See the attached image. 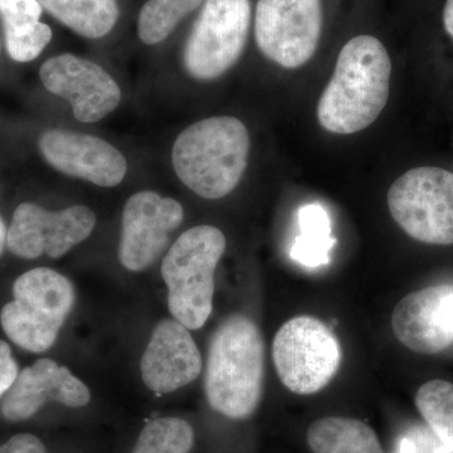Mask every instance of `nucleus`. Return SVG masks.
Returning a JSON list of instances; mask_svg holds the SVG:
<instances>
[{"mask_svg": "<svg viewBox=\"0 0 453 453\" xmlns=\"http://www.w3.org/2000/svg\"><path fill=\"white\" fill-rule=\"evenodd\" d=\"M226 246L217 226H196L184 232L163 259L170 312L188 330L201 329L213 311L214 273Z\"/></svg>", "mask_w": 453, "mask_h": 453, "instance_id": "nucleus-4", "label": "nucleus"}, {"mask_svg": "<svg viewBox=\"0 0 453 453\" xmlns=\"http://www.w3.org/2000/svg\"><path fill=\"white\" fill-rule=\"evenodd\" d=\"M7 232L4 222H3L2 217H0V256H2L5 244H7Z\"/></svg>", "mask_w": 453, "mask_h": 453, "instance_id": "nucleus-28", "label": "nucleus"}, {"mask_svg": "<svg viewBox=\"0 0 453 453\" xmlns=\"http://www.w3.org/2000/svg\"><path fill=\"white\" fill-rule=\"evenodd\" d=\"M300 235L291 249V257L303 266L316 268L329 264L332 237L329 214L319 203H310L299 211Z\"/></svg>", "mask_w": 453, "mask_h": 453, "instance_id": "nucleus-19", "label": "nucleus"}, {"mask_svg": "<svg viewBox=\"0 0 453 453\" xmlns=\"http://www.w3.org/2000/svg\"><path fill=\"white\" fill-rule=\"evenodd\" d=\"M8 55L17 62H31L41 55L52 40V31L44 23L20 27H3Z\"/></svg>", "mask_w": 453, "mask_h": 453, "instance_id": "nucleus-23", "label": "nucleus"}, {"mask_svg": "<svg viewBox=\"0 0 453 453\" xmlns=\"http://www.w3.org/2000/svg\"><path fill=\"white\" fill-rule=\"evenodd\" d=\"M180 203L144 190L130 196L122 213L119 259L133 273L150 267L165 251L169 235L181 225Z\"/></svg>", "mask_w": 453, "mask_h": 453, "instance_id": "nucleus-11", "label": "nucleus"}, {"mask_svg": "<svg viewBox=\"0 0 453 453\" xmlns=\"http://www.w3.org/2000/svg\"><path fill=\"white\" fill-rule=\"evenodd\" d=\"M306 443L312 453H384L374 429L349 417H324L312 422Z\"/></svg>", "mask_w": 453, "mask_h": 453, "instance_id": "nucleus-17", "label": "nucleus"}, {"mask_svg": "<svg viewBox=\"0 0 453 453\" xmlns=\"http://www.w3.org/2000/svg\"><path fill=\"white\" fill-rule=\"evenodd\" d=\"M323 25L321 0H258L256 43L270 61L295 70L314 57Z\"/></svg>", "mask_w": 453, "mask_h": 453, "instance_id": "nucleus-9", "label": "nucleus"}, {"mask_svg": "<svg viewBox=\"0 0 453 453\" xmlns=\"http://www.w3.org/2000/svg\"><path fill=\"white\" fill-rule=\"evenodd\" d=\"M203 0H148L139 14L138 35L145 44H157L169 37L179 22L196 11Z\"/></svg>", "mask_w": 453, "mask_h": 453, "instance_id": "nucleus-21", "label": "nucleus"}, {"mask_svg": "<svg viewBox=\"0 0 453 453\" xmlns=\"http://www.w3.org/2000/svg\"><path fill=\"white\" fill-rule=\"evenodd\" d=\"M0 453H47L40 438L29 434H16L0 446Z\"/></svg>", "mask_w": 453, "mask_h": 453, "instance_id": "nucleus-26", "label": "nucleus"}, {"mask_svg": "<svg viewBox=\"0 0 453 453\" xmlns=\"http://www.w3.org/2000/svg\"><path fill=\"white\" fill-rule=\"evenodd\" d=\"M42 9L37 0H0L3 27H20L38 22Z\"/></svg>", "mask_w": 453, "mask_h": 453, "instance_id": "nucleus-24", "label": "nucleus"}, {"mask_svg": "<svg viewBox=\"0 0 453 453\" xmlns=\"http://www.w3.org/2000/svg\"><path fill=\"white\" fill-rule=\"evenodd\" d=\"M95 226L96 216L83 205L50 211L22 203L14 211L7 246L18 257L33 259L47 255L59 258L89 237Z\"/></svg>", "mask_w": 453, "mask_h": 453, "instance_id": "nucleus-10", "label": "nucleus"}, {"mask_svg": "<svg viewBox=\"0 0 453 453\" xmlns=\"http://www.w3.org/2000/svg\"><path fill=\"white\" fill-rule=\"evenodd\" d=\"M416 405L429 431L453 453V384L442 380L422 384Z\"/></svg>", "mask_w": 453, "mask_h": 453, "instance_id": "nucleus-20", "label": "nucleus"}, {"mask_svg": "<svg viewBox=\"0 0 453 453\" xmlns=\"http://www.w3.org/2000/svg\"><path fill=\"white\" fill-rule=\"evenodd\" d=\"M251 26L250 0H205L184 49L187 73L219 79L242 56Z\"/></svg>", "mask_w": 453, "mask_h": 453, "instance_id": "nucleus-8", "label": "nucleus"}, {"mask_svg": "<svg viewBox=\"0 0 453 453\" xmlns=\"http://www.w3.org/2000/svg\"><path fill=\"white\" fill-rule=\"evenodd\" d=\"M389 213L413 240L453 244V173L437 166L408 170L390 186Z\"/></svg>", "mask_w": 453, "mask_h": 453, "instance_id": "nucleus-6", "label": "nucleus"}, {"mask_svg": "<svg viewBox=\"0 0 453 453\" xmlns=\"http://www.w3.org/2000/svg\"><path fill=\"white\" fill-rule=\"evenodd\" d=\"M18 374H19L18 365L12 356L11 348L7 342L0 340V398L7 395L8 390L16 381Z\"/></svg>", "mask_w": 453, "mask_h": 453, "instance_id": "nucleus-25", "label": "nucleus"}, {"mask_svg": "<svg viewBox=\"0 0 453 453\" xmlns=\"http://www.w3.org/2000/svg\"><path fill=\"white\" fill-rule=\"evenodd\" d=\"M250 146L249 130L240 119H204L179 134L173 146V168L196 196L225 198L246 172Z\"/></svg>", "mask_w": 453, "mask_h": 453, "instance_id": "nucleus-3", "label": "nucleus"}, {"mask_svg": "<svg viewBox=\"0 0 453 453\" xmlns=\"http://www.w3.org/2000/svg\"><path fill=\"white\" fill-rule=\"evenodd\" d=\"M40 150L46 162L58 172L95 186L116 187L127 175V163L120 150L88 134L47 131L41 136Z\"/></svg>", "mask_w": 453, "mask_h": 453, "instance_id": "nucleus-14", "label": "nucleus"}, {"mask_svg": "<svg viewBox=\"0 0 453 453\" xmlns=\"http://www.w3.org/2000/svg\"><path fill=\"white\" fill-rule=\"evenodd\" d=\"M91 401V393L70 369L55 360L41 359L18 374L3 399V417L11 422L31 418L49 402L81 408Z\"/></svg>", "mask_w": 453, "mask_h": 453, "instance_id": "nucleus-15", "label": "nucleus"}, {"mask_svg": "<svg viewBox=\"0 0 453 453\" xmlns=\"http://www.w3.org/2000/svg\"><path fill=\"white\" fill-rule=\"evenodd\" d=\"M392 330L417 354H438L453 345V285H437L407 295L396 303Z\"/></svg>", "mask_w": 453, "mask_h": 453, "instance_id": "nucleus-13", "label": "nucleus"}, {"mask_svg": "<svg viewBox=\"0 0 453 453\" xmlns=\"http://www.w3.org/2000/svg\"><path fill=\"white\" fill-rule=\"evenodd\" d=\"M13 296L0 312L8 338L32 353L49 350L73 311V282L50 268H35L18 277Z\"/></svg>", "mask_w": 453, "mask_h": 453, "instance_id": "nucleus-5", "label": "nucleus"}, {"mask_svg": "<svg viewBox=\"0 0 453 453\" xmlns=\"http://www.w3.org/2000/svg\"><path fill=\"white\" fill-rule=\"evenodd\" d=\"M195 440V429L189 423L165 417L145 426L131 453H189Z\"/></svg>", "mask_w": 453, "mask_h": 453, "instance_id": "nucleus-22", "label": "nucleus"}, {"mask_svg": "<svg viewBox=\"0 0 453 453\" xmlns=\"http://www.w3.org/2000/svg\"><path fill=\"white\" fill-rule=\"evenodd\" d=\"M443 27L447 35L453 40V0H446L445 8H443Z\"/></svg>", "mask_w": 453, "mask_h": 453, "instance_id": "nucleus-27", "label": "nucleus"}, {"mask_svg": "<svg viewBox=\"0 0 453 453\" xmlns=\"http://www.w3.org/2000/svg\"><path fill=\"white\" fill-rule=\"evenodd\" d=\"M140 369L149 389L159 395H168L199 377L201 351L184 325L165 319L155 327Z\"/></svg>", "mask_w": 453, "mask_h": 453, "instance_id": "nucleus-16", "label": "nucleus"}, {"mask_svg": "<svg viewBox=\"0 0 453 453\" xmlns=\"http://www.w3.org/2000/svg\"><path fill=\"white\" fill-rule=\"evenodd\" d=\"M273 357L283 386L295 395H310L334 380L342 365V348L323 321L297 316L277 332Z\"/></svg>", "mask_w": 453, "mask_h": 453, "instance_id": "nucleus-7", "label": "nucleus"}, {"mask_svg": "<svg viewBox=\"0 0 453 453\" xmlns=\"http://www.w3.org/2000/svg\"><path fill=\"white\" fill-rule=\"evenodd\" d=\"M390 77L392 61L384 44L368 35L351 38L319 100V124L336 135L365 130L388 103Z\"/></svg>", "mask_w": 453, "mask_h": 453, "instance_id": "nucleus-1", "label": "nucleus"}, {"mask_svg": "<svg viewBox=\"0 0 453 453\" xmlns=\"http://www.w3.org/2000/svg\"><path fill=\"white\" fill-rule=\"evenodd\" d=\"M264 372L265 345L257 325L244 315L226 319L208 351V403L226 418H250L261 402Z\"/></svg>", "mask_w": 453, "mask_h": 453, "instance_id": "nucleus-2", "label": "nucleus"}, {"mask_svg": "<svg viewBox=\"0 0 453 453\" xmlns=\"http://www.w3.org/2000/svg\"><path fill=\"white\" fill-rule=\"evenodd\" d=\"M59 22L83 37L101 38L119 18L116 0H37Z\"/></svg>", "mask_w": 453, "mask_h": 453, "instance_id": "nucleus-18", "label": "nucleus"}, {"mask_svg": "<svg viewBox=\"0 0 453 453\" xmlns=\"http://www.w3.org/2000/svg\"><path fill=\"white\" fill-rule=\"evenodd\" d=\"M40 76L50 94L67 100L81 122L103 120L120 105L121 89L100 65L70 53L42 65Z\"/></svg>", "mask_w": 453, "mask_h": 453, "instance_id": "nucleus-12", "label": "nucleus"}]
</instances>
